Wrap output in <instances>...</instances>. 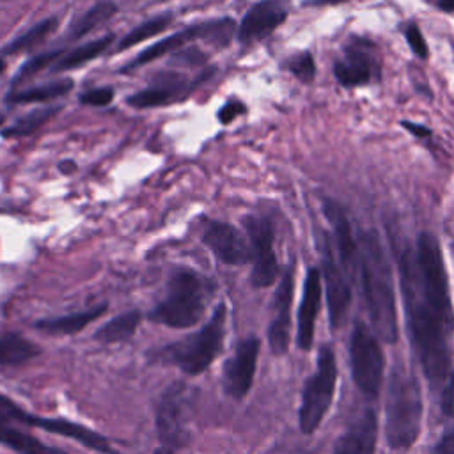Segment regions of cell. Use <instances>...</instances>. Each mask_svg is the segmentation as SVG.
Instances as JSON below:
<instances>
[{"label": "cell", "instance_id": "cell-1", "mask_svg": "<svg viewBox=\"0 0 454 454\" xmlns=\"http://www.w3.org/2000/svg\"><path fill=\"white\" fill-rule=\"evenodd\" d=\"M411 348L445 413L454 410V309L440 243L420 232L397 255Z\"/></svg>", "mask_w": 454, "mask_h": 454}, {"label": "cell", "instance_id": "cell-2", "mask_svg": "<svg viewBox=\"0 0 454 454\" xmlns=\"http://www.w3.org/2000/svg\"><path fill=\"white\" fill-rule=\"evenodd\" d=\"M358 243V273L362 291L372 323V332L385 342L394 344L399 337L397 310L392 284V270L387 254L372 232H364Z\"/></svg>", "mask_w": 454, "mask_h": 454}, {"label": "cell", "instance_id": "cell-3", "mask_svg": "<svg viewBox=\"0 0 454 454\" xmlns=\"http://www.w3.org/2000/svg\"><path fill=\"white\" fill-rule=\"evenodd\" d=\"M422 422V395L420 385L411 371L404 365H395L387 390L385 403V436L392 449H410Z\"/></svg>", "mask_w": 454, "mask_h": 454}, {"label": "cell", "instance_id": "cell-4", "mask_svg": "<svg viewBox=\"0 0 454 454\" xmlns=\"http://www.w3.org/2000/svg\"><path fill=\"white\" fill-rule=\"evenodd\" d=\"M213 284L192 270H177L167 286L165 298L149 312L153 323L170 328H188L200 321Z\"/></svg>", "mask_w": 454, "mask_h": 454}, {"label": "cell", "instance_id": "cell-5", "mask_svg": "<svg viewBox=\"0 0 454 454\" xmlns=\"http://www.w3.org/2000/svg\"><path fill=\"white\" fill-rule=\"evenodd\" d=\"M227 309L223 303L216 305L209 321L195 333L160 348L153 356L154 360L172 364L188 376L202 374L216 358L223 346Z\"/></svg>", "mask_w": 454, "mask_h": 454}, {"label": "cell", "instance_id": "cell-6", "mask_svg": "<svg viewBox=\"0 0 454 454\" xmlns=\"http://www.w3.org/2000/svg\"><path fill=\"white\" fill-rule=\"evenodd\" d=\"M335 383H337V360H335L333 349L326 344L319 349L316 372L307 380L303 388L300 413H298L301 433L310 434L319 427V424L323 422L332 404Z\"/></svg>", "mask_w": 454, "mask_h": 454}, {"label": "cell", "instance_id": "cell-7", "mask_svg": "<svg viewBox=\"0 0 454 454\" xmlns=\"http://www.w3.org/2000/svg\"><path fill=\"white\" fill-rule=\"evenodd\" d=\"M349 360L358 390L369 399L378 397L383 383L385 356L378 335L365 323H355L349 340Z\"/></svg>", "mask_w": 454, "mask_h": 454}, {"label": "cell", "instance_id": "cell-8", "mask_svg": "<svg viewBox=\"0 0 454 454\" xmlns=\"http://www.w3.org/2000/svg\"><path fill=\"white\" fill-rule=\"evenodd\" d=\"M192 403L193 388L183 381L172 383L161 394L156 408V431L163 449L174 452L188 443Z\"/></svg>", "mask_w": 454, "mask_h": 454}, {"label": "cell", "instance_id": "cell-9", "mask_svg": "<svg viewBox=\"0 0 454 454\" xmlns=\"http://www.w3.org/2000/svg\"><path fill=\"white\" fill-rule=\"evenodd\" d=\"M0 424H18V426L21 424L28 427H39L43 431L71 438L80 445L90 450H96L99 454H115L114 447L108 443V440L103 434L67 419H46V417L30 415L4 394H0Z\"/></svg>", "mask_w": 454, "mask_h": 454}, {"label": "cell", "instance_id": "cell-10", "mask_svg": "<svg viewBox=\"0 0 454 454\" xmlns=\"http://www.w3.org/2000/svg\"><path fill=\"white\" fill-rule=\"evenodd\" d=\"M234 35V21L231 18H222V20H211V21H202L192 27H186L165 39H160L158 43L151 44L149 48H145L142 53H138L126 67L124 71H131L135 67L145 66L167 53L177 51L183 46L197 41V39H207L213 41L216 44H227L231 41V37Z\"/></svg>", "mask_w": 454, "mask_h": 454}, {"label": "cell", "instance_id": "cell-11", "mask_svg": "<svg viewBox=\"0 0 454 454\" xmlns=\"http://www.w3.org/2000/svg\"><path fill=\"white\" fill-rule=\"evenodd\" d=\"M243 225L250 243V282L254 287H268L278 275V262L273 250V227L270 220L254 215H248L243 220Z\"/></svg>", "mask_w": 454, "mask_h": 454}, {"label": "cell", "instance_id": "cell-12", "mask_svg": "<svg viewBox=\"0 0 454 454\" xmlns=\"http://www.w3.org/2000/svg\"><path fill=\"white\" fill-rule=\"evenodd\" d=\"M317 250L321 254V280L325 282L326 289V303H328V316L332 328H339L344 321L351 301V289L346 273L342 271L339 261L333 255L332 241L321 234L317 239Z\"/></svg>", "mask_w": 454, "mask_h": 454}, {"label": "cell", "instance_id": "cell-13", "mask_svg": "<svg viewBox=\"0 0 454 454\" xmlns=\"http://www.w3.org/2000/svg\"><path fill=\"white\" fill-rule=\"evenodd\" d=\"M259 355V339L250 335L239 340L234 355L225 362L222 374L223 392L232 399H243L254 381Z\"/></svg>", "mask_w": 454, "mask_h": 454}, {"label": "cell", "instance_id": "cell-14", "mask_svg": "<svg viewBox=\"0 0 454 454\" xmlns=\"http://www.w3.org/2000/svg\"><path fill=\"white\" fill-rule=\"evenodd\" d=\"M287 16V5L284 0H261L254 4L243 16L238 39L243 44H252L268 37L277 27L284 23Z\"/></svg>", "mask_w": 454, "mask_h": 454}, {"label": "cell", "instance_id": "cell-15", "mask_svg": "<svg viewBox=\"0 0 454 454\" xmlns=\"http://www.w3.org/2000/svg\"><path fill=\"white\" fill-rule=\"evenodd\" d=\"M293 289H294V271H293V266H287L280 277V282L275 293V316L268 328V342L273 355H284L289 348Z\"/></svg>", "mask_w": 454, "mask_h": 454}, {"label": "cell", "instance_id": "cell-16", "mask_svg": "<svg viewBox=\"0 0 454 454\" xmlns=\"http://www.w3.org/2000/svg\"><path fill=\"white\" fill-rule=\"evenodd\" d=\"M202 241L225 264H245L250 261V243L238 229L225 222H209Z\"/></svg>", "mask_w": 454, "mask_h": 454}, {"label": "cell", "instance_id": "cell-17", "mask_svg": "<svg viewBox=\"0 0 454 454\" xmlns=\"http://www.w3.org/2000/svg\"><path fill=\"white\" fill-rule=\"evenodd\" d=\"M321 271L310 268L303 282V296L298 309V326H296V344L300 349H310L314 340V325L321 305Z\"/></svg>", "mask_w": 454, "mask_h": 454}, {"label": "cell", "instance_id": "cell-18", "mask_svg": "<svg viewBox=\"0 0 454 454\" xmlns=\"http://www.w3.org/2000/svg\"><path fill=\"white\" fill-rule=\"evenodd\" d=\"M378 438V417L374 410H364L339 436L332 454H374Z\"/></svg>", "mask_w": 454, "mask_h": 454}, {"label": "cell", "instance_id": "cell-19", "mask_svg": "<svg viewBox=\"0 0 454 454\" xmlns=\"http://www.w3.org/2000/svg\"><path fill=\"white\" fill-rule=\"evenodd\" d=\"M325 213L333 227L339 264H340L342 271L346 273L348 280H353L358 273V243L353 236L349 220L344 215V211L335 204H326Z\"/></svg>", "mask_w": 454, "mask_h": 454}, {"label": "cell", "instance_id": "cell-20", "mask_svg": "<svg viewBox=\"0 0 454 454\" xmlns=\"http://www.w3.org/2000/svg\"><path fill=\"white\" fill-rule=\"evenodd\" d=\"M193 85H188L186 80L179 74H167L154 85L142 89L128 98V103L133 108H153L161 106L172 101L181 99L186 90H190Z\"/></svg>", "mask_w": 454, "mask_h": 454}, {"label": "cell", "instance_id": "cell-21", "mask_svg": "<svg viewBox=\"0 0 454 454\" xmlns=\"http://www.w3.org/2000/svg\"><path fill=\"white\" fill-rule=\"evenodd\" d=\"M333 74L344 87L365 85L372 76V59L369 51L358 43L356 46L349 44L344 51V57L333 64Z\"/></svg>", "mask_w": 454, "mask_h": 454}, {"label": "cell", "instance_id": "cell-22", "mask_svg": "<svg viewBox=\"0 0 454 454\" xmlns=\"http://www.w3.org/2000/svg\"><path fill=\"white\" fill-rule=\"evenodd\" d=\"M105 310H106V303H101L82 312L66 314L59 317H50V319H39L34 323V326L50 335H73L82 332L92 321H96Z\"/></svg>", "mask_w": 454, "mask_h": 454}, {"label": "cell", "instance_id": "cell-23", "mask_svg": "<svg viewBox=\"0 0 454 454\" xmlns=\"http://www.w3.org/2000/svg\"><path fill=\"white\" fill-rule=\"evenodd\" d=\"M39 353V346L18 332L0 333V365H23Z\"/></svg>", "mask_w": 454, "mask_h": 454}, {"label": "cell", "instance_id": "cell-24", "mask_svg": "<svg viewBox=\"0 0 454 454\" xmlns=\"http://www.w3.org/2000/svg\"><path fill=\"white\" fill-rule=\"evenodd\" d=\"M0 443L18 454H66L60 449L41 443L35 436L21 431L18 424H0Z\"/></svg>", "mask_w": 454, "mask_h": 454}, {"label": "cell", "instance_id": "cell-25", "mask_svg": "<svg viewBox=\"0 0 454 454\" xmlns=\"http://www.w3.org/2000/svg\"><path fill=\"white\" fill-rule=\"evenodd\" d=\"M142 316L138 310H126L121 312L119 316L112 317L108 323H105L96 333L94 339L105 344H114V342H124L133 337V333L138 328Z\"/></svg>", "mask_w": 454, "mask_h": 454}, {"label": "cell", "instance_id": "cell-26", "mask_svg": "<svg viewBox=\"0 0 454 454\" xmlns=\"http://www.w3.org/2000/svg\"><path fill=\"white\" fill-rule=\"evenodd\" d=\"M114 35H106V37H99L94 41H89L71 51H67L66 55H60L59 60L51 66V71H69V69H76L90 60H94L96 57H99L101 53L106 51V48L112 44Z\"/></svg>", "mask_w": 454, "mask_h": 454}, {"label": "cell", "instance_id": "cell-27", "mask_svg": "<svg viewBox=\"0 0 454 454\" xmlns=\"http://www.w3.org/2000/svg\"><path fill=\"white\" fill-rule=\"evenodd\" d=\"M73 89L71 80H60V82H51L46 85H37L30 89H21V90H11L7 96V103L12 105H21V103H41V101H50L55 98H60L67 94Z\"/></svg>", "mask_w": 454, "mask_h": 454}, {"label": "cell", "instance_id": "cell-28", "mask_svg": "<svg viewBox=\"0 0 454 454\" xmlns=\"http://www.w3.org/2000/svg\"><path fill=\"white\" fill-rule=\"evenodd\" d=\"M57 112H59V106H41V108H35V110L25 114L23 117H20L9 128L2 129V135L5 138L27 137V135L34 133L35 129H39L43 124H46Z\"/></svg>", "mask_w": 454, "mask_h": 454}, {"label": "cell", "instance_id": "cell-29", "mask_svg": "<svg viewBox=\"0 0 454 454\" xmlns=\"http://www.w3.org/2000/svg\"><path fill=\"white\" fill-rule=\"evenodd\" d=\"M117 12V5L114 2H108V0H103V2H98L96 5H92L71 28L69 32V37L71 39H80L83 37L85 34L92 32L96 27H99L103 21H106L108 18H112L114 14Z\"/></svg>", "mask_w": 454, "mask_h": 454}, {"label": "cell", "instance_id": "cell-30", "mask_svg": "<svg viewBox=\"0 0 454 454\" xmlns=\"http://www.w3.org/2000/svg\"><path fill=\"white\" fill-rule=\"evenodd\" d=\"M172 23V14H160V16H154L144 23H140L138 27H135L133 30H129L119 43L117 50L122 51V50H128L142 41H147L158 34H161L165 28H168V25Z\"/></svg>", "mask_w": 454, "mask_h": 454}, {"label": "cell", "instance_id": "cell-31", "mask_svg": "<svg viewBox=\"0 0 454 454\" xmlns=\"http://www.w3.org/2000/svg\"><path fill=\"white\" fill-rule=\"evenodd\" d=\"M57 27V20L55 18H48L43 20L39 23H35L30 30H27L25 34H21L16 41H12L4 53H20V51H27L37 44H41Z\"/></svg>", "mask_w": 454, "mask_h": 454}, {"label": "cell", "instance_id": "cell-32", "mask_svg": "<svg viewBox=\"0 0 454 454\" xmlns=\"http://www.w3.org/2000/svg\"><path fill=\"white\" fill-rule=\"evenodd\" d=\"M62 55V51L60 50H53V51H44V53H39V55H35L34 59H30L28 62H25L23 66H21V69L18 71V74H16V80H14V85H20L21 82H25V80H28V78H32L34 74H37V73H41L43 69H46V67H51L57 60H59V57Z\"/></svg>", "mask_w": 454, "mask_h": 454}, {"label": "cell", "instance_id": "cell-33", "mask_svg": "<svg viewBox=\"0 0 454 454\" xmlns=\"http://www.w3.org/2000/svg\"><path fill=\"white\" fill-rule=\"evenodd\" d=\"M289 71L298 76V80L301 82H312L314 74H316V66H314V59L309 51H301L298 55H294L289 60Z\"/></svg>", "mask_w": 454, "mask_h": 454}, {"label": "cell", "instance_id": "cell-34", "mask_svg": "<svg viewBox=\"0 0 454 454\" xmlns=\"http://www.w3.org/2000/svg\"><path fill=\"white\" fill-rule=\"evenodd\" d=\"M114 99V90L110 87L101 89H90L83 94H80V103L90 105V106H105Z\"/></svg>", "mask_w": 454, "mask_h": 454}, {"label": "cell", "instance_id": "cell-35", "mask_svg": "<svg viewBox=\"0 0 454 454\" xmlns=\"http://www.w3.org/2000/svg\"><path fill=\"white\" fill-rule=\"evenodd\" d=\"M404 37L417 57H420V59L427 57V44H426V39L417 25H408L404 30Z\"/></svg>", "mask_w": 454, "mask_h": 454}, {"label": "cell", "instance_id": "cell-36", "mask_svg": "<svg viewBox=\"0 0 454 454\" xmlns=\"http://www.w3.org/2000/svg\"><path fill=\"white\" fill-rule=\"evenodd\" d=\"M247 112V106L241 103V101H229L223 105V108L218 112V119L223 122V124H229L232 122L238 115L245 114Z\"/></svg>", "mask_w": 454, "mask_h": 454}, {"label": "cell", "instance_id": "cell-37", "mask_svg": "<svg viewBox=\"0 0 454 454\" xmlns=\"http://www.w3.org/2000/svg\"><path fill=\"white\" fill-rule=\"evenodd\" d=\"M431 454H454V424L445 429L438 443L431 449Z\"/></svg>", "mask_w": 454, "mask_h": 454}, {"label": "cell", "instance_id": "cell-38", "mask_svg": "<svg viewBox=\"0 0 454 454\" xmlns=\"http://www.w3.org/2000/svg\"><path fill=\"white\" fill-rule=\"evenodd\" d=\"M403 126L406 129H410L415 137H429L431 135V131L427 128H424L420 124H415V122H410V121H403Z\"/></svg>", "mask_w": 454, "mask_h": 454}, {"label": "cell", "instance_id": "cell-39", "mask_svg": "<svg viewBox=\"0 0 454 454\" xmlns=\"http://www.w3.org/2000/svg\"><path fill=\"white\" fill-rule=\"evenodd\" d=\"M342 2H348V0H305L303 4L312 5V7H319V5H337V4H342Z\"/></svg>", "mask_w": 454, "mask_h": 454}, {"label": "cell", "instance_id": "cell-40", "mask_svg": "<svg viewBox=\"0 0 454 454\" xmlns=\"http://www.w3.org/2000/svg\"><path fill=\"white\" fill-rule=\"evenodd\" d=\"M438 5H440L443 11H449V12L454 11V0H438Z\"/></svg>", "mask_w": 454, "mask_h": 454}, {"label": "cell", "instance_id": "cell-41", "mask_svg": "<svg viewBox=\"0 0 454 454\" xmlns=\"http://www.w3.org/2000/svg\"><path fill=\"white\" fill-rule=\"evenodd\" d=\"M154 454H174V452H170V450H167V449H163V447H160L158 450H154Z\"/></svg>", "mask_w": 454, "mask_h": 454}, {"label": "cell", "instance_id": "cell-42", "mask_svg": "<svg viewBox=\"0 0 454 454\" xmlns=\"http://www.w3.org/2000/svg\"><path fill=\"white\" fill-rule=\"evenodd\" d=\"M4 67H5V62H4V59H0V73L4 71Z\"/></svg>", "mask_w": 454, "mask_h": 454}, {"label": "cell", "instance_id": "cell-43", "mask_svg": "<svg viewBox=\"0 0 454 454\" xmlns=\"http://www.w3.org/2000/svg\"><path fill=\"white\" fill-rule=\"evenodd\" d=\"M2 121H4V115H2V114H0V124H2Z\"/></svg>", "mask_w": 454, "mask_h": 454}]
</instances>
